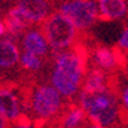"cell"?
<instances>
[{"mask_svg": "<svg viewBox=\"0 0 128 128\" xmlns=\"http://www.w3.org/2000/svg\"><path fill=\"white\" fill-rule=\"evenodd\" d=\"M86 71V54L81 47L74 46L54 52L50 82L65 99H74L82 89Z\"/></svg>", "mask_w": 128, "mask_h": 128, "instance_id": "obj_1", "label": "cell"}, {"mask_svg": "<svg viewBox=\"0 0 128 128\" xmlns=\"http://www.w3.org/2000/svg\"><path fill=\"white\" fill-rule=\"evenodd\" d=\"M78 103L85 110L88 119L105 128L116 126L123 113L119 94L109 85L102 90H82L78 95Z\"/></svg>", "mask_w": 128, "mask_h": 128, "instance_id": "obj_2", "label": "cell"}, {"mask_svg": "<svg viewBox=\"0 0 128 128\" xmlns=\"http://www.w3.org/2000/svg\"><path fill=\"white\" fill-rule=\"evenodd\" d=\"M65 105V98L51 82L36 85L27 100V109L40 120H51L58 117Z\"/></svg>", "mask_w": 128, "mask_h": 128, "instance_id": "obj_3", "label": "cell"}, {"mask_svg": "<svg viewBox=\"0 0 128 128\" xmlns=\"http://www.w3.org/2000/svg\"><path fill=\"white\" fill-rule=\"evenodd\" d=\"M42 29L54 52L74 47L80 32L70 18L60 10L51 13V15L42 23Z\"/></svg>", "mask_w": 128, "mask_h": 128, "instance_id": "obj_4", "label": "cell"}, {"mask_svg": "<svg viewBox=\"0 0 128 128\" xmlns=\"http://www.w3.org/2000/svg\"><path fill=\"white\" fill-rule=\"evenodd\" d=\"M57 10L68 16L80 32L90 29L100 19L98 0H65Z\"/></svg>", "mask_w": 128, "mask_h": 128, "instance_id": "obj_5", "label": "cell"}, {"mask_svg": "<svg viewBox=\"0 0 128 128\" xmlns=\"http://www.w3.org/2000/svg\"><path fill=\"white\" fill-rule=\"evenodd\" d=\"M27 109V102L22 94L13 86L0 88V112L10 122H15L23 117Z\"/></svg>", "mask_w": 128, "mask_h": 128, "instance_id": "obj_6", "label": "cell"}, {"mask_svg": "<svg viewBox=\"0 0 128 128\" xmlns=\"http://www.w3.org/2000/svg\"><path fill=\"white\" fill-rule=\"evenodd\" d=\"M90 60L95 67L105 72H113L123 65V53L118 48L96 46L90 54Z\"/></svg>", "mask_w": 128, "mask_h": 128, "instance_id": "obj_7", "label": "cell"}, {"mask_svg": "<svg viewBox=\"0 0 128 128\" xmlns=\"http://www.w3.org/2000/svg\"><path fill=\"white\" fill-rule=\"evenodd\" d=\"M19 44L22 51L32 52L41 57H46L50 53V51H52L43 29L40 28L29 27L19 38Z\"/></svg>", "mask_w": 128, "mask_h": 128, "instance_id": "obj_8", "label": "cell"}, {"mask_svg": "<svg viewBox=\"0 0 128 128\" xmlns=\"http://www.w3.org/2000/svg\"><path fill=\"white\" fill-rule=\"evenodd\" d=\"M16 5L29 24H42L52 13L50 0H18Z\"/></svg>", "mask_w": 128, "mask_h": 128, "instance_id": "obj_9", "label": "cell"}, {"mask_svg": "<svg viewBox=\"0 0 128 128\" xmlns=\"http://www.w3.org/2000/svg\"><path fill=\"white\" fill-rule=\"evenodd\" d=\"M20 50L16 43V40L4 36L0 37V70L8 71L14 68L19 64Z\"/></svg>", "mask_w": 128, "mask_h": 128, "instance_id": "obj_10", "label": "cell"}, {"mask_svg": "<svg viewBox=\"0 0 128 128\" xmlns=\"http://www.w3.org/2000/svg\"><path fill=\"white\" fill-rule=\"evenodd\" d=\"M100 19L105 22L120 20L128 14V0H98Z\"/></svg>", "mask_w": 128, "mask_h": 128, "instance_id": "obj_11", "label": "cell"}, {"mask_svg": "<svg viewBox=\"0 0 128 128\" xmlns=\"http://www.w3.org/2000/svg\"><path fill=\"white\" fill-rule=\"evenodd\" d=\"M5 24L8 28L6 36H9V37H12L14 40H19L22 37V34L30 26L16 4L8 10V13L5 15Z\"/></svg>", "mask_w": 128, "mask_h": 128, "instance_id": "obj_12", "label": "cell"}, {"mask_svg": "<svg viewBox=\"0 0 128 128\" xmlns=\"http://www.w3.org/2000/svg\"><path fill=\"white\" fill-rule=\"evenodd\" d=\"M88 116L79 103L71 104L60 114V128H82Z\"/></svg>", "mask_w": 128, "mask_h": 128, "instance_id": "obj_13", "label": "cell"}, {"mask_svg": "<svg viewBox=\"0 0 128 128\" xmlns=\"http://www.w3.org/2000/svg\"><path fill=\"white\" fill-rule=\"evenodd\" d=\"M109 85L110 84H109L108 72L94 66L93 68L86 71L84 78V84H82V90L95 91V90H102Z\"/></svg>", "mask_w": 128, "mask_h": 128, "instance_id": "obj_14", "label": "cell"}, {"mask_svg": "<svg viewBox=\"0 0 128 128\" xmlns=\"http://www.w3.org/2000/svg\"><path fill=\"white\" fill-rule=\"evenodd\" d=\"M44 57H41L38 54H34L32 52H27V51H22L20 53V58H19V65L23 70L36 74L43 70L44 67Z\"/></svg>", "mask_w": 128, "mask_h": 128, "instance_id": "obj_15", "label": "cell"}, {"mask_svg": "<svg viewBox=\"0 0 128 128\" xmlns=\"http://www.w3.org/2000/svg\"><path fill=\"white\" fill-rule=\"evenodd\" d=\"M117 48L122 53H128V26L124 27L117 38Z\"/></svg>", "mask_w": 128, "mask_h": 128, "instance_id": "obj_16", "label": "cell"}, {"mask_svg": "<svg viewBox=\"0 0 128 128\" xmlns=\"http://www.w3.org/2000/svg\"><path fill=\"white\" fill-rule=\"evenodd\" d=\"M119 99H120V105H122L123 113H126V116H128V81L119 90Z\"/></svg>", "mask_w": 128, "mask_h": 128, "instance_id": "obj_17", "label": "cell"}, {"mask_svg": "<svg viewBox=\"0 0 128 128\" xmlns=\"http://www.w3.org/2000/svg\"><path fill=\"white\" fill-rule=\"evenodd\" d=\"M9 128H37V127H36V124L33 122H30L29 119L24 118V116H23L22 118H19L18 120L13 122Z\"/></svg>", "mask_w": 128, "mask_h": 128, "instance_id": "obj_18", "label": "cell"}, {"mask_svg": "<svg viewBox=\"0 0 128 128\" xmlns=\"http://www.w3.org/2000/svg\"><path fill=\"white\" fill-rule=\"evenodd\" d=\"M9 127H10V122L0 112V128H9Z\"/></svg>", "mask_w": 128, "mask_h": 128, "instance_id": "obj_19", "label": "cell"}, {"mask_svg": "<svg viewBox=\"0 0 128 128\" xmlns=\"http://www.w3.org/2000/svg\"><path fill=\"white\" fill-rule=\"evenodd\" d=\"M8 33V28H6V24H5V20H2L0 19V37H4Z\"/></svg>", "mask_w": 128, "mask_h": 128, "instance_id": "obj_20", "label": "cell"}, {"mask_svg": "<svg viewBox=\"0 0 128 128\" xmlns=\"http://www.w3.org/2000/svg\"><path fill=\"white\" fill-rule=\"evenodd\" d=\"M88 128H105V127H103V126H100V124H98V123H93V122H91V124H90Z\"/></svg>", "mask_w": 128, "mask_h": 128, "instance_id": "obj_21", "label": "cell"}, {"mask_svg": "<svg viewBox=\"0 0 128 128\" xmlns=\"http://www.w3.org/2000/svg\"><path fill=\"white\" fill-rule=\"evenodd\" d=\"M124 72H126V78H127V80H128V64L126 65V70H124Z\"/></svg>", "mask_w": 128, "mask_h": 128, "instance_id": "obj_22", "label": "cell"}, {"mask_svg": "<svg viewBox=\"0 0 128 128\" xmlns=\"http://www.w3.org/2000/svg\"><path fill=\"white\" fill-rule=\"evenodd\" d=\"M58 2H60V3H61V2H65V0H58Z\"/></svg>", "mask_w": 128, "mask_h": 128, "instance_id": "obj_23", "label": "cell"}]
</instances>
